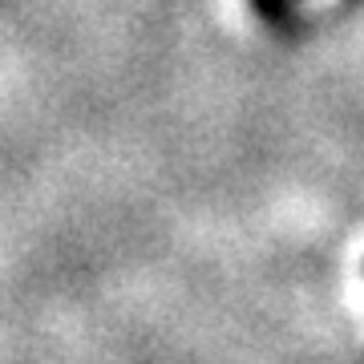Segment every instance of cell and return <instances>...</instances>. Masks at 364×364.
<instances>
[]
</instances>
